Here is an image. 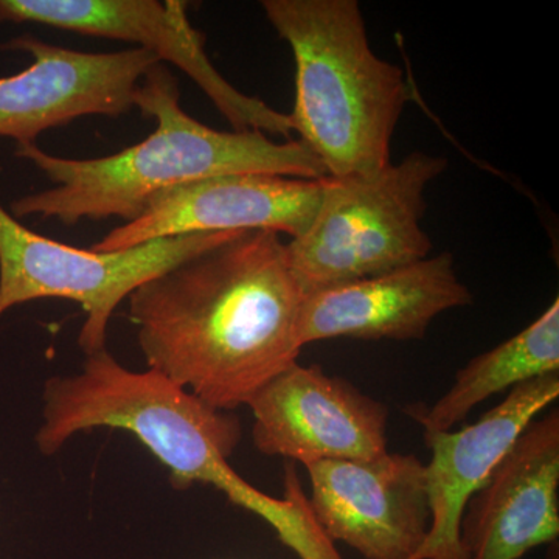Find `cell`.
Segmentation results:
<instances>
[{
	"mask_svg": "<svg viewBox=\"0 0 559 559\" xmlns=\"http://www.w3.org/2000/svg\"><path fill=\"white\" fill-rule=\"evenodd\" d=\"M551 373H559L558 299L527 329L471 359L432 406L415 404L409 415L425 432L452 430L484 401Z\"/></svg>",
	"mask_w": 559,
	"mask_h": 559,
	"instance_id": "9a60e30c",
	"label": "cell"
},
{
	"mask_svg": "<svg viewBox=\"0 0 559 559\" xmlns=\"http://www.w3.org/2000/svg\"><path fill=\"white\" fill-rule=\"evenodd\" d=\"M261 9L296 64L293 131L330 178L373 176L392 160L411 100L399 66L371 50L356 0H264Z\"/></svg>",
	"mask_w": 559,
	"mask_h": 559,
	"instance_id": "277c9868",
	"label": "cell"
},
{
	"mask_svg": "<svg viewBox=\"0 0 559 559\" xmlns=\"http://www.w3.org/2000/svg\"><path fill=\"white\" fill-rule=\"evenodd\" d=\"M320 194L322 179L241 173L191 180L151 198L138 219L110 230L92 249L116 252L213 231L267 230L296 238L310 227Z\"/></svg>",
	"mask_w": 559,
	"mask_h": 559,
	"instance_id": "8fae6325",
	"label": "cell"
},
{
	"mask_svg": "<svg viewBox=\"0 0 559 559\" xmlns=\"http://www.w3.org/2000/svg\"><path fill=\"white\" fill-rule=\"evenodd\" d=\"M312 516L331 543L366 559H412L430 528L425 465L414 454L307 466Z\"/></svg>",
	"mask_w": 559,
	"mask_h": 559,
	"instance_id": "30bf717a",
	"label": "cell"
},
{
	"mask_svg": "<svg viewBox=\"0 0 559 559\" xmlns=\"http://www.w3.org/2000/svg\"><path fill=\"white\" fill-rule=\"evenodd\" d=\"M24 51L33 64L0 79V138L36 145L51 128L87 116L110 119L134 108L140 80L159 60L148 50L90 53L55 46L35 36H20L0 46Z\"/></svg>",
	"mask_w": 559,
	"mask_h": 559,
	"instance_id": "9c48e42d",
	"label": "cell"
},
{
	"mask_svg": "<svg viewBox=\"0 0 559 559\" xmlns=\"http://www.w3.org/2000/svg\"><path fill=\"white\" fill-rule=\"evenodd\" d=\"M253 447L301 465L388 454L389 411L322 367L294 362L249 401Z\"/></svg>",
	"mask_w": 559,
	"mask_h": 559,
	"instance_id": "ba28073f",
	"label": "cell"
},
{
	"mask_svg": "<svg viewBox=\"0 0 559 559\" xmlns=\"http://www.w3.org/2000/svg\"><path fill=\"white\" fill-rule=\"evenodd\" d=\"M134 106L157 127L120 153L69 159L38 145H17L14 154L32 162L55 186L11 202L14 218L39 216L66 226L83 219L132 223L151 198L191 180L241 173L311 180L329 176L300 140L278 143L259 131L213 130L189 116L180 106L178 81L162 62L140 80Z\"/></svg>",
	"mask_w": 559,
	"mask_h": 559,
	"instance_id": "3957f363",
	"label": "cell"
},
{
	"mask_svg": "<svg viewBox=\"0 0 559 559\" xmlns=\"http://www.w3.org/2000/svg\"><path fill=\"white\" fill-rule=\"evenodd\" d=\"M471 304L473 294L459 277L454 255L444 252L305 296L297 336L301 348L336 337L418 341L440 314Z\"/></svg>",
	"mask_w": 559,
	"mask_h": 559,
	"instance_id": "7c38bea8",
	"label": "cell"
},
{
	"mask_svg": "<svg viewBox=\"0 0 559 559\" xmlns=\"http://www.w3.org/2000/svg\"><path fill=\"white\" fill-rule=\"evenodd\" d=\"M127 300L148 369L212 409L248 406L300 355L304 294L274 231H241Z\"/></svg>",
	"mask_w": 559,
	"mask_h": 559,
	"instance_id": "6da1fadb",
	"label": "cell"
},
{
	"mask_svg": "<svg viewBox=\"0 0 559 559\" xmlns=\"http://www.w3.org/2000/svg\"><path fill=\"white\" fill-rule=\"evenodd\" d=\"M559 396V373L510 390L498 406L460 430L425 432L432 455L425 465L430 528L412 559H465L460 524L469 499L524 429Z\"/></svg>",
	"mask_w": 559,
	"mask_h": 559,
	"instance_id": "5bb4252c",
	"label": "cell"
},
{
	"mask_svg": "<svg viewBox=\"0 0 559 559\" xmlns=\"http://www.w3.org/2000/svg\"><path fill=\"white\" fill-rule=\"evenodd\" d=\"M447 168L443 156L415 151L373 176L323 178L310 227L286 242L304 297L429 257L425 193Z\"/></svg>",
	"mask_w": 559,
	"mask_h": 559,
	"instance_id": "5b68a950",
	"label": "cell"
},
{
	"mask_svg": "<svg viewBox=\"0 0 559 559\" xmlns=\"http://www.w3.org/2000/svg\"><path fill=\"white\" fill-rule=\"evenodd\" d=\"M182 0H0V22H32L79 35L139 44L164 64L176 66L238 132L289 138V114L249 97L210 61L205 38L191 25Z\"/></svg>",
	"mask_w": 559,
	"mask_h": 559,
	"instance_id": "52a82bcc",
	"label": "cell"
},
{
	"mask_svg": "<svg viewBox=\"0 0 559 559\" xmlns=\"http://www.w3.org/2000/svg\"><path fill=\"white\" fill-rule=\"evenodd\" d=\"M559 536V412L533 419L469 499L465 559H522Z\"/></svg>",
	"mask_w": 559,
	"mask_h": 559,
	"instance_id": "4fadbf2b",
	"label": "cell"
},
{
	"mask_svg": "<svg viewBox=\"0 0 559 559\" xmlns=\"http://www.w3.org/2000/svg\"><path fill=\"white\" fill-rule=\"evenodd\" d=\"M237 234L241 231L180 235L97 252L35 234L0 205V319L10 308L36 299L76 301L86 312L79 347L94 355L106 349L114 311L139 286Z\"/></svg>",
	"mask_w": 559,
	"mask_h": 559,
	"instance_id": "8992f818",
	"label": "cell"
},
{
	"mask_svg": "<svg viewBox=\"0 0 559 559\" xmlns=\"http://www.w3.org/2000/svg\"><path fill=\"white\" fill-rule=\"evenodd\" d=\"M43 403L35 437L40 454H57L84 430H127L170 469L176 487L212 485L270 524L300 559H322L329 551L296 471L285 473L283 499L250 485L229 463L241 440L237 417L212 409L156 371L127 369L102 349L86 356L79 373L50 378Z\"/></svg>",
	"mask_w": 559,
	"mask_h": 559,
	"instance_id": "7a4b0ae2",
	"label": "cell"
}]
</instances>
